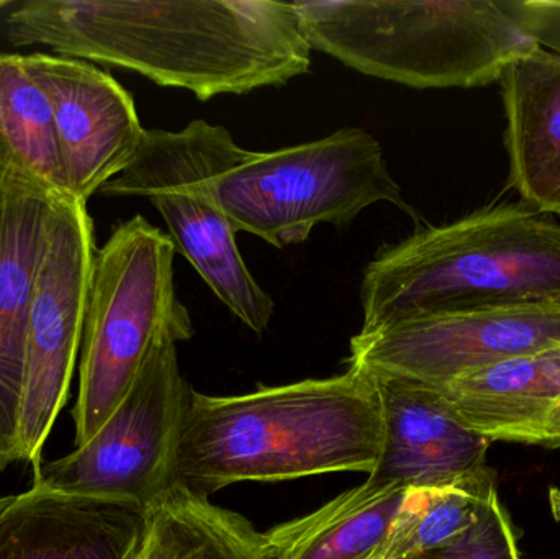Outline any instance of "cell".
<instances>
[{
	"label": "cell",
	"mask_w": 560,
	"mask_h": 559,
	"mask_svg": "<svg viewBox=\"0 0 560 559\" xmlns=\"http://www.w3.org/2000/svg\"><path fill=\"white\" fill-rule=\"evenodd\" d=\"M249 151L222 125L194 120L180 131L144 130L133 161L101 194L143 197L170 226L176 249L197 269L219 301L255 331L265 334L275 301L249 272L236 245L217 180Z\"/></svg>",
	"instance_id": "6"
},
{
	"label": "cell",
	"mask_w": 560,
	"mask_h": 559,
	"mask_svg": "<svg viewBox=\"0 0 560 559\" xmlns=\"http://www.w3.org/2000/svg\"><path fill=\"white\" fill-rule=\"evenodd\" d=\"M22 61L51 104L69 196L88 203L140 148L144 128L133 97L82 59L35 53Z\"/></svg>",
	"instance_id": "11"
},
{
	"label": "cell",
	"mask_w": 560,
	"mask_h": 559,
	"mask_svg": "<svg viewBox=\"0 0 560 559\" xmlns=\"http://www.w3.org/2000/svg\"><path fill=\"white\" fill-rule=\"evenodd\" d=\"M375 381L382 404V450L369 481L405 489L446 488L490 471L489 440L467 429L440 391L397 377Z\"/></svg>",
	"instance_id": "12"
},
{
	"label": "cell",
	"mask_w": 560,
	"mask_h": 559,
	"mask_svg": "<svg viewBox=\"0 0 560 559\" xmlns=\"http://www.w3.org/2000/svg\"><path fill=\"white\" fill-rule=\"evenodd\" d=\"M7 22L13 46L128 69L199 101L278 88L312 66L293 2L32 0Z\"/></svg>",
	"instance_id": "1"
},
{
	"label": "cell",
	"mask_w": 560,
	"mask_h": 559,
	"mask_svg": "<svg viewBox=\"0 0 560 559\" xmlns=\"http://www.w3.org/2000/svg\"><path fill=\"white\" fill-rule=\"evenodd\" d=\"M148 512L33 482L0 509V559H130Z\"/></svg>",
	"instance_id": "14"
},
{
	"label": "cell",
	"mask_w": 560,
	"mask_h": 559,
	"mask_svg": "<svg viewBox=\"0 0 560 559\" xmlns=\"http://www.w3.org/2000/svg\"><path fill=\"white\" fill-rule=\"evenodd\" d=\"M382 450L377 381L364 371L243 396L190 391L173 458L174 488L209 499L238 482L365 473Z\"/></svg>",
	"instance_id": "2"
},
{
	"label": "cell",
	"mask_w": 560,
	"mask_h": 559,
	"mask_svg": "<svg viewBox=\"0 0 560 559\" xmlns=\"http://www.w3.org/2000/svg\"><path fill=\"white\" fill-rule=\"evenodd\" d=\"M361 305L362 335L430 315L560 305V225L516 202L424 226L371 259Z\"/></svg>",
	"instance_id": "3"
},
{
	"label": "cell",
	"mask_w": 560,
	"mask_h": 559,
	"mask_svg": "<svg viewBox=\"0 0 560 559\" xmlns=\"http://www.w3.org/2000/svg\"><path fill=\"white\" fill-rule=\"evenodd\" d=\"M58 200L33 187L0 183V475L19 463L30 308Z\"/></svg>",
	"instance_id": "13"
},
{
	"label": "cell",
	"mask_w": 560,
	"mask_h": 559,
	"mask_svg": "<svg viewBox=\"0 0 560 559\" xmlns=\"http://www.w3.org/2000/svg\"><path fill=\"white\" fill-rule=\"evenodd\" d=\"M217 194L236 232L276 248L306 242L322 223L349 225L377 202L417 219L388 170L384 148L362 128L322 140L253 153L217 180Z\"/></svg>",
	"instance_id": "7"
},
{
	"label": "cell",
	"mask_w": 560,
	"mask_h": 559,
	"mask_svg": "<svg viewBox=\"0 0 560 559\" xmlns=\"http://www.w3.org/2000/svg\"><path fill=\"white\" fill-rule=\"evenodd\" d=\"M177 343L173 335L161 338L94 439L39 463L33 482L151 511L174 488V449L192 391L180 373Z\"/></svg>",
	"instance_id": "8"
},
{
	"label": "cell",
	"mask_w": 560,
	"mask_h": 559,
	"mask_svg": "<svg viewBox=\"0 0 560 559\" xmlns=\"http://www.w3.org/2000/svg\"><path fill=\"white\" fill-rule=\"evenodd\" d=\"M94 222L88 203L58 200L36 278L20 399L19 463L38 466L69 396L94 276Z\"/></svg>",
	"instance_id": "9"
},
{
	"label": "cell",
	"mask_w": 560,
	"mask_h": 559,
	"mask_svg": "<svg viewBox=\"0 0 560 559\" xmlns=\"http://www.w3.org/2000/svg\"><path fill=\"white\" fill-rule=\"evenodd\" d=\"M293 7L312 49L408 88H483L541 48L515 0H305Z\"/></svg>",
	"instance_id": "4"
},
{
	"label": "cell",
	"mask_w": 560,
	"mask_h": 559,
	"mask_svg": "<svg viewBox=\"0 0 560 559\" xmlns=\"http://www.w3.org/2000/svg\"><path fill=\"white\" fill-rule=\"evenodd\" d=\"M407 489L365 479L262 535L265 559H375Z\"/></svg>",
	"instance_id": "17"
},
{
	"label": "cell",
	"mask_w": 560,
	"mask_h": 559,
	"mask_svg": "<svg viewBox=\"0 0 560 559\" xmlns=\"http://www.w3.org/2000/svg\"><path fill=\"white\" fill-rule=\"evenodd\" d=\"M10 498H12V496H5V498H0V509H2L3 505H7V502L10 501Z\"/></svg>",
	"instance_id": "23"
},
{
	"label": "cell",
	"mask_w": 560,
	"mask_h": 559,
	"mask_svg": "<svg viewBox=\"0 0 560 559\" xmlns=\"http://www.w3.org/2000/svg\"><path fill=\"white\" fill-rule=\"evenodd\" d=\"M520 19L542 48L560 55V0H515Z\"/></svg>",
	"instance_id": "22"
},
{
	"label": "cell",
	"mask_w": 560,
	"mask_h": 559,
	"mask_svg": "<svg viewBox=\"0 0 560 559\" xmlns=\"http://www.w3.org/2000/svg\"><path fill=\"white\" fill-rule=\"evenodd\" d=\"M560 343V305L430 315L351 340L349 368L443 387L490 364Z\"/></svg>",
	"instance_id": "10"
},
{
	"label": "cell",
	"mask_w": 560,
	"mask_h": 559,
	"mask_svg": "<svg viewBox=\"0 0 560 559\" xmlns=\"http://www.w3.org/2000/svg\"><path fill=\"white\" fill-rule=\"evenodd\" d=\"M10 2L9 0H0V10L5 9V7H9Z\"/></svg>",
	"instance_id": "24"
},
{
	"label": "cell",
	"mask_w": 560,
	"mask_h": 559,
	"mask_svg": "<svg viewBox=\"0 0 560 559\" xmlns=\"http://www.w3.org/2000/svg\"><path fill=\"white\" fill-rule=\"evenodd\" d=\"M410 559H522L510 515L492 492L477 521L444 547Z\"/></svg>",
	"instance_id": "21"
},
{
	"label": "cell",
	"mask_w": 560,
	"mask_h": 559,
	"mask_svg": "<svg viewBox=\"0 0 560 559\" xmlns=\"http://www.w3.org/2000/svg\"><path fill=\"white\" fill-rule=\"evenodd\" d=\"M510 186L541 213H560V55L539 48L500 78Z\"/></svg>",
	"instance_id": "16"
},
{
	"label": "cell",
	"mask_w": 560,
	"mask_h": 559,
	"mask_svg": "<svg viewBox=\"0 0 560 559\" xmlns=\"http://www.w3.org/2000/svg\"><path fill=\"white\" fill-rule=\"evenodd\" d=\"M0 183L72 199L51 104L19 55H0Z\"/></svg>",
	"instance_id": "18"
},
{
	"label": "cell",
	"mask_w": 560,
	"mask_h": 559,
	"mask_svg": "<svg viewBox=\"0 0 560 559\" xmlns=\"http://www.w3.org/2000/svg\"><path fill=\"white\" fill-rule=\"evenodd\" d=\"M434 389L467 429L490 443L560 446V343L499 361Z\"/></svg>",
	"instance_id": "15"
},
{
	"label": "cell",
	"mask_w": 560,
	"mask_h": 559,
	"mask_svg": "<svg viewBox=\"0 0 560 559\" xmlns=\"http://www.w3.org/2000/svg\"><path fill=\"white\" fill-rule=\"evenodd\" d=\"M130 559H265L262 535L236 512L173 488L151 511Z\"/></svg>",
	"instance_id": "19"
},
{
	"label": "cell",
	"mask_w": 560,
	"mask_h": 559,
	"mask_svg": "<svg viewBox=\"0 0 560 559\" xmlns=\"http://www.w3.org/2000/svg\"><path fill=\"white\" fill-rule=\"evenodd\" d=\"M176 252L171 236L141 216L114 226L98 249L72 409L74 449L110 419L161 338L194 337L174 282Z\"/></svg>",
	"instance_id": "5"
},
{
	"label": "cell",
	"mask_w": 560,
	"mask_h": 559,
	"mask_svg": "<svg viewBox=\"0 0 560 559\" xmlns=\"http://www.w3.org/2000/svg\"><path fill=\"white\" fill-rule=\"evenodd\" d=\"M492 471L463 485L407 489L375 559H410L459 537L495 491Z\"/></svg>",
	"instance_id": "20"
}]
</instances>
